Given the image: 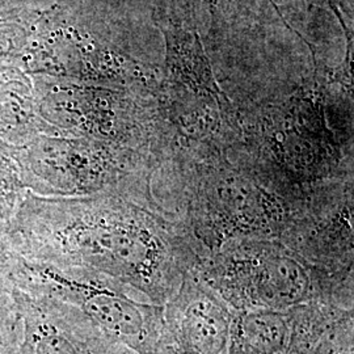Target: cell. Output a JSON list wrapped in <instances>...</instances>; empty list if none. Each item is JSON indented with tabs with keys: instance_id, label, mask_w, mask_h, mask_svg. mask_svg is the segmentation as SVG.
<instances>
[{
	"instance_id": "2",
	"label": "cell",
	"mask_w": 354,
	"mask_h": 354,
	"mask_svg": "<svg viewBox=\"0 0 354 354\" xmlns=\"http://www.w3.org/2000/svg\"><path fill=\"white\" fill-rule=\"evenodd\" d=\"M198 277L232 311H288L323 297V276L291 247L269 239H235L210 254Z\"/></svg>"
},
{
	"instance_id": "8",
	"label": "cell",
	"mask_w": 354,
	"mask_h": 354,
	"mask_svg": "<svg viewBox=\"0 0 354 354\" xmlns=\"http://www.w3.org/2000/svg\"><path fill=\"white\" fill-rule=\"evenodd\" d=\"M13 254L15 252L8 239V227L0 223V272H6Z\"/></svg>"
},
{
	"instance_id": "6",
	"label": "cell",
	"mask_w": 354,
	"mask_h": 354,
	"mask_svg": "<svg viewBox=\"0 0 354 354\" xmlns=\"http://www.w3.org/2000/svg\"><path fill=\"white\" fill-rule=\"evenodd\" d=\"M23 317L16 286L0 272V354H24Z\"/></svg>"
},
{
	"instance_id": "5",
	"label": "cell",
	"mask_w": 354,
	"mask_h": 354,
	"mask_svg": "<svg viewBox=\"0 0 354 354\" xmlns=\"http://www.w3.org/2000/svg\"><path fill=\"white\" fill-rule=\"evenodd\" d=\"M24 354H129L71 304L16 288Z\"/></svg>"
},
{
	"instance_id": "7",
	"label": "cell",
	"mask_w": 354,
	"mask_h": 354,
	"mask_svg": "<svg viewBox=\"0 0 354 354\" xmlns=\"http://www.w3.org/2000/svg\"><path fill=\"white\" fill-rule=\"evenodd\" d=\"M28 193L19 160L0 150V223L10 226Z\"/></svg>"
},
{
	"instance_id": "1",
	"label": "cell",
	"mask_w": 354,
	"mask_h": 354,
	"mask_svg": "<svg viewBox=\"0 0 354 354\" xmlns=\"http://www.w3.org/2000/svg\"><path fill=\"white\" fill-rule=\"evenodd\" d=\"M8 239L21 257L104 276L162 306L196 263L175 222L153 203L120 193L73 198L28 193Z\"/></svg>"
},
{
	"instance_id": "3",
	"label": "cell",
	"mask_w": 354,
	"mask_h": 354,
	"mask_svg": "<svg viewBox=\"0 0 354 354\" xmlns=\"http://www.w3.org/2000/svg\"><path fill=\"white\" fill-rule=\"evenodd\" d=\"M13 285L71 304L113 342L137 354H158L163 306L145 304L113 279L13 254L6 269Z\"/></svg>"
},
{
	"instance_id": "4",
	"label": "cell",
	"mask_w": 354,
	"mask_h": 354,
	"mask_svg": "<svg viewBox=\"0 0 354 354\" xmlns=\"http://www.w3.org/2000/svg\"><path fill=\"white\" fill-rule=\"evenodd\" d=\"M232 310L189 272L163 304L158 354H228Z\"/></svg>"
}]
</instances>
